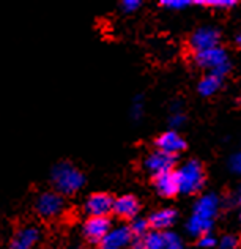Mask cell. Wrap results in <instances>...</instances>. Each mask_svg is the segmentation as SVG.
Listing matches in <instances>:
<instances>
[{
	"instance_id": "6da1fadb",
	"label": "cell",
	"mask_w": 241,
	"mask_h": 249,
	"mask_svg": "<svg viewBox=\"0 0 241 249\" xmlns=\"http://www.w3.org/2000/svg\"><path fill=\"white\" fill-rule=\"evenodd\" d=\"M51 178L58 194H74L86 183L84 174L71 162H58V164H55L51 172Z\"/></svg>"
},
{
	"instance_id": "7a4b0ae2",
	"label": "cell",
	"mask_w": 241,
	"mask_h": 249,
	"mask_svg": "<svg viewBox=\"0 0 241 249\" xmlns=\"http://www.w3.org/2000/svg\"><path fill=\"white\" fill-rule=\"evenodd\" d=\"M177 175H178L181 193L194 194L200 191L202 186H204V181H205L204 167L195 160L185 162V164L177 170Z\"/></svg>"
},
{
	"instance_id": "3957f363",
	"label": "cell",
	"mask_w": 241,
	"mask_h": 249,
	"mask_svg": "<svg viewBox=\"0 0 241 249\" xmlns=\"http://www.w3.org/2000/svg\"><path fill=\"white\" fill-rule=\"evenodd\" d=\"M195 63L202 68L211 70V73L219 77L227 74L230 70V62L229 57H227V52L223 48H219V46L208 51L197 52L195 54Z\"/></svg>"
},
{
	"instance_id": "277c9868",
	"label": "cell",
	"mask_w": 241,
	"mask_h": 249,
	"mask_svg": "<svg viewBox=\"0 0 241 249\" xmlns=\"http://www.w3.org/2000/svg\"><path fill=\"white\" fill-rule=\"evenodd\" d=\"M219 30L216 27H211V25H204V27H199L194 32L189 38V46L195 51V54L202 51H208L216 48L219 44Z\"/></svg>"
},
{
	"instance_id": "5b68a950",
	"label": "cell",
	"mask_w": 241,
	"mask_h": 249,
	"mask_svg": "<svg viewBox=\"0 0 241 249\" xmlns=\"http://www.w3.org/2000/svg\"><path fill=\"white\" fill-rule=\"evenodd\" d=\"M63 208H65V202L58 193L46 191L36 199V212L46 219L57 218L63 212Z\"/></svg>"
},
{
	"instance_id": "8992f818",
	"label": "cell",
	"mask_w": 241,
	"mask_h": 249,
	"mask_svg": "<svg viewBox=\"0 0 241 249\" xmlns=\"http://www.w3.org/2000/svg\"><path fill=\"white\" fill-rule=\"evenodd\" d=\"M110 232V221L107 216H90L82 227V233L90 243H103Z\"/></svg>"
},
{
	"instance_id": "52a82bcc",
	"label": "cell",
	"mask_w": 241,
	"mask_h": 249,
	"mask_svg": "<svg viewBox=\"0 0 241 249\" xmlns=\"http://www.w3.org/2000/svg\"><path fill=\"white\" fill-rule=\"evenodd\" d=\"M144 166L147 170L155 174V177L166 174V172H171V170H173V166H175V156L161 152V150H156V152L150 153L147 156L144 161Z\"/></svg>"
},
{
	"instance_id": "ba28073f",
	"label": "cell",
	"mask_w": 241,
	"mask_h": 249,
	"mask_svg": "<svg viewBox=\"0 0 241 249\" xmlns=\"http://www.w3.org/2000/svg\"><path fill=\"white\" fill-rule=\"evenodd\" d=\"M114 202L107 193H93L86 200V212L90 216H107L114 212Z\"/></svg>"
},
{
	"instance_id": "9c48e42d",
	"label": "cell",
	"mask_w": 241,
	"mask_h": 249,
	"mask_svg": "<svg viewBox=\"0 0 241 249\" xmlns=\"http://www.w3.org/2000/svg\"><path fill=\"white\" fill-rule=\"evenodd\" d=\"M155 188L162 197H173L175 194L180 193V181L177 170L161 174L155 177Z\"/></svg>"
},
{
	"instance_id": "30bf717a",
	"label": "cell",
	"mask_w": 241,
	"mask_h": 249,
	"mask_svg": "<svg viewBox=\"0 0 241 249\" xmlns=\"http://www.w3.org/2000/svg\"><path fill=\"white\" fill-rule=\"evenodd\" d=\"M156 147H158V150H161V152L175 156L186 148V142L178 133H175V131L171 129V131L162 133L158 139H156Z\"/></svg>"
},
{
	"instance_id": "8fae6325",
	"label": "cell",
	"mask_w": 241,
	"mask_h": 249,
	"mask_svg": "<svg viewBox=\"0 0 241 249\" xmlns=\"http://www.w3.org/2000/svg\"><path fill=\"white\" fill-rule=\"evenodd\" d=\"M38 240H40V231L35 226H25L19 229L13 237L10 249H34Z\"/></svg>"
},
{
	"instance_id": "7c38bea8",
	"label": "cell",
	"mask_w": 241,
	"mask_h": 249,
	"mask_svg": "<svg viewBox=\"0 0 241 249\" xmlns=\"http://www.w3.org/2000/svg\"><path fill=\"white\" fill-rule=\"evenodd\" d=\"M133 238V232L128 226H119L110 229L107 237L103 241V249H121Z\"/></svg>"
},
{
	"instance_id": "4fadbf2b",
	"label": "cell",
	"mask_w": 241,
	"mask_h": 249,
	"mask_svg": "<svg viewBox=\"0 0 241 249\" xmlns=\"http://www.w3.org/2000/svg\"><path fill=\"white\" fill-rule=\"evenodd\" d=\"M218 210H219L218 196L205 194V196H202V197H199L197 202L194 204V213L192 214H197V216H200V218L213 221L214 216L218 214Z\"/></svg>"
},
{
	"instance_id": "5bb4252c",
	"label": "cell",
	"mask_w": 241,
	"mask_h": 249,
	"mask_svg": "<svg viewBox=\"0 0 241 249\" xmlns=\"http://www.w3.org/2000/svg\"><path fill=\"white\" fill-rule=\"evenodd\" d=\"M114 213L123 219L136 218V214L139 213V200L131 194L120 196V197L115 199L114 202Z\"/></svg>"
},
{
	"instance_id": "9a60e30c",
	"label": "cell",
	"mask_w": 241,
	"mask_h": 249,
	"mask_svg": "<svg viewBox=\"0 0 241 249\" xmlns=\"http://www.w3.org/2000/svg\"><path fill=\"white\" fill-rule=\"evenodd\" d=\"M175 219H177V212L172 208H162V210H158V212L152 213V216L148 218V222L150 226H152L155 231H166V229L171 227Z\"/></svg>"
},
{
	"instance_id": "2e32d148",
	"label": "cell",
	"mask_w": 241,
	"mask_h": 249,
	"mask_svg": "<svg viewBox=\"0 0 241 249\" xmlns=\"http://www.w3.org/2000/svg\"><path fill=\"white\" fill-rule=\"evenodd\" d=\"M164 246H166L164 233L153 231L148 232L145 237L139 238L138 243L134 245V249H164Z\"/></svg>"
},
{
	"instance_id": "e0dca14e",
	"label": "cell",
	"mask_w": 241,
	"mask_h": 249,
	"mask_svg": "<svg viewBox=\"0 0 241 249\" xmlns=\"http://www.w3.org/2000/svg\"><path fill=\"white\" fill-rule=\"evenodd\" d=\"M213 227V221L211 219H205V218H200V216L197 214H192L189 221H188V232H189L191 235H194V237H202V235H207L208 232L211 231Z\"/></svg>"
},
{
	"instance_id": "ac0fdd59",
	"label": "cell",
	"mask_w": 241,
	"mask_h": 249,
	"mask_svg": "<svg viewBox=\"0 0 241 249\" xmlns=\"http://www.w3.org/2000/svg\"><path fill=\"white\" fill-rule=\"evenodd\" d=\"M221 84H223V77L210 73L205 77H202V81L197 85V90L202 96H211L221 89Z\"/></svg>"
},
{
	"instance_id": "d6986e66",
	"label": "cell",
	"mask_w": 241,
	"mask_h": 249,
	"mask_svg": "<svg viewBox=\"0 0 241 249\" xmlns=\"http://www.w3.org/2000/svg\"><path fill=\"white\" fill-rule=\"evenodd\" d=\"M148 226H150L148 219H144V218H134V221L131 222V226H129V229H131V232H133V237L142 238V237H145V235H147V232H148Z\"/></svg>"
},
{
	"instance_id": "ffe728a7",
	"label": "cell",
	"mask_w": 241,
	"mask_h": 249,
	"mask_svg": "<svg viewBox=\"0 0 241 249\" xmlns=\"http://www.w3.org/2000/svg\"><path fill=\"white\" fill-rule=\"evenodd\" d=\"M164 240H166V246L164 249H185V245L181 238L177 233L173 232H164Z\"/></svg>"
},
{
	"instance_id": "44dd1931",
	"label": "cell",
	"mask_w": 241,
	"mask_h": 249,
	"mask_svg": "<svg viewBox=\"0 0 241 249\" xmlns=\"http://www.w3.org/2000/svg\"><path fill=\"white\" fill-rule=\"evenodd\" d=\"M197 5H208V6H213V8H232V6H235L237 2L235 0H197L195 2Z\"/></svg>"
},
{
	"instance_id": "7402d4cb",
	"label": "cell",
	"mask_w": 241,
	"mask_h": 249,
	"mask_svg": "<svg viewBox=\"0 0 241 249\" xmlns=\"http://www.w3.org/2000/svg\"><path fill=\"white\" fill-rule=\"evenodd\" d=\"M189 5H191L189 0H162L161 2V6L169 10H183Z\"/></svg>"
},
{
	"instance_id": "603a6c76",
	"label": "cell",
	"mask_w": 241,
	"mask_h": 249,
	"mask_svg": "<svg viewBox=\"0 0 241 249\" xmlns=\"http://www.w3.org/2000/svg\"><path fill=\"white\" fill-rule=\"evenodd\" d=\"M140 5H142L140 0H123L120 3V8L125 13H134L140 8Z\"/></svg>"
},
{
	"instance_id": "cb8c5ba5",
	"label": "cell",
	"mask_w": 241,
	"mask_h": 249,
	"mask_svg": "<svg viewBox=\"0 0 241 249\" xmlns=\"http://www.w3.org/2000/svg\"><path fill=\"white\" fill-rule=\"evenodd\" d=\"M221 249H235L238 246V240L233 235H224L219 241Z\"/></svg>"
},
{
	"instance_id": "d4e9b609",
	"label": "cell",
	"mask_w": 241,
	"mask_h": 249,
	"mask_svg": "<svg viewBox=\"0 0 241 249\" xmlns=\"http://www.w3.org/2000/svg\"><path fill=\"white\" fill-rule=\"evenodd\" d=\"M199 246L200 248H213L216 246V238L213 237V235L207 233V235H202L199 238Z\"/></svg>"
},
{
	"instance_id": "484cf974",
	"label": "cell",
	"mask_w": 241,
	"mask_h": 249,
	"mask_svg": "<svg viewBox=\"0 0 241 249\" xmlns=\"http://www.w3.org/2000/svg\"><path fill=\"white\" fill-rule=\"evenodd\" d=\"M230 169L233 170V172H237V174H240L241 175V152H238V153H235L230 158Z\"/></svg>"
},
{
	"instance_id": "4316f807",
	"label": "cell",
	"mask_w": 241,
	"mask_h": 249,
	"mask_svg": "<svg viewBox=\"0 0 241 249\" xmlns=\"http://www.w3.org/2000/svg\"><path fill=\"white\" fill-rule=\"evenodd\" d=\"M185 115L183 114H180V112H175L172 117H171V124L173 128H178V126H181V124L185 123Z\"/></svg>"
},
{
	"instance_id": "83f0119b",
	"label": "cell",
	"mask_w": 241,
	"mask_h": 249,
	"mask_svg": "<svg viewBox=\"0 0 241 249\" xmlns=\"http://www.w3.org/2000/svg\"><path fill=\"white\" fill-rule=\"evenodd\" d=\"M142 115V104H140V98H138V101H134L133 106V117L134 119H139Z\"/></svg>"
},
{
	"instance_id": "f1b7e54d",
	"label": "cell",
	"mask_w": 241,
	"mask_h": 249,
	"mask_svg": "<svg viewBox=\"0 0 241 249\" xmlns=\"http://www.w3.org/2000/svg\"><path fill=\"white\" fill-rule=\"evenodd\" d=\"M237 43H238V44L241 46V35H238V38H237Z\"/></svg>"
}]
</instances>
